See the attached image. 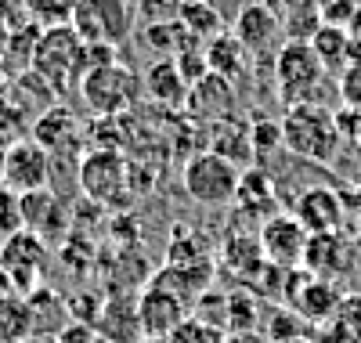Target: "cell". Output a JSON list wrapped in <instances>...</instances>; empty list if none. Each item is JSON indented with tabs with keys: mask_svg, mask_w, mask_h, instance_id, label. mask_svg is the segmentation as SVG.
<instances>
[{
	"mask_svg": "<svg viewBox=\"0 0 361 343\" xmlns=\"http://www.w3.org/2000/svg\"><path fill=\"white\" fill-rule=\"evenodd\" d=\"M279 131H282V148L307 163H329L340 148L336 112L318 102L286 109V119L279 123Z\"/></svg>",
	"mask_w": 361,
	"mask_h": 343,
	"instance_id": "cell-1",
	"label": "cell"
},
{
	"mask_svg": "<svg viewBox=\"0 0 361 343\" xmlns=\"http://www.w3.org/2000/svg\"><path fill=\"white\" fill-rule=\"evenodd\" d=\"M238 170L235 163H228L224 155L217 152H195L185 160V167H180V188H185V195L199 206H209V210H217V206H228L235 203V192H238Z\"/></svg>",
	"mask_w": 361,
	"mask_h": 343,
	"instance_id": "cell-2",
	"label": "cell"
},
{
	"mask_svg": "<svg viewBox=\"0 0 361 343\" xmlns=\"http://www.w3.org/2000/svg\"><path fill=\"white\" fill-rule=\"evenodd\" d=\"M271 61H275V69H271L275 73V95L286 109L314 102L325 80V66L311 51V44H282Z\"/></svg>",
	"mask_w": 361,
	"mask_h": 343,
	"instance_id": "cell-3",
	"label": "cell"
},
{
	"mask_svg": "<svg viewBox=\"0 0 361 343\" xmlns=\"http://www.w3.org/2000/svg\"><path fill=\"white\" fill-rule=\"evenodd\" d=\"M80 44L83 40L73 33V25L44 29L29 69H33L54 95H69L73 87H80Z\"/></svg>",
	"mask_w": 361,
	"mask_h": 343,
	"instance_id": "cell-4",
	"label": "cell"
},
{
	"mask_svg": "<svg viewBox=\"0 0 361 343\" xmlns=\"http://www.w3.org/2000/svg\"><path fill=\"white\" fill-rule=\"evenodd\" d=\"M134 0H80L69 25L83 44H109L119 47L134 33Z\"/></svg>",
	"mask_w": 361,
	"mask_h": 343,
	"instance_id": "cell-5",
	"label": "cell"
},
{
	"mask_svg": "<svg viewBox=\"0 0 361 343\" xmlns=\"http://www.w3.org/2000/svg\"><path fill=\"white\" fill-rule=\"evenodd\" d=\"M51 170L54 160L33 138H15L0 152V188L11 195H33L51 188Z\"/></svg>",
	"mask_w": 361,
	"mask_h": 343,
	"instance_id": "cell-6",
	"label": "cell"
},
{
	"mask_svg": "<svg viewBox=\"0 0 361 343\" xmlns=\"http://www.w3.org/2000/svg\"><path fill=\"white\" fill-rule=\"evenodd\" d=\"M141 95V76L134 69H127L123 61H112L105 69H94L80 80V98L87 102V109L94 116H119L127 112Z\"/></svg>",
	"mask_w": 361,
	"mask_h": 343,
	"instance_id": "cell-7",
	"label": "cell"
},
{
	"mask_svg": "<svg viewBox=\"0 0 361 343\" xmlns=\"http://www.w3.org/2000/svg\"><path fill=\"white\" fill-rule=\"evenodd\" d=\"M127 160L116 148H90L76 167L80 192L94 206H116L119 199H127Z\"/></svg>",
	"mask_w": 361,
	"mask_h": 343,
	"instance_id": "cell-8",
	"label": "cell"
},
{
	"mask_svg": "<svg viewBox=\"0 0 361 343\" xmlns=\"http://www.w3.org/2000/svg\"><path fill=\"white\" fill-rule=\"evenodd\" d=\"M47 267V242L33 231H15L8 235V242L0 246V275L11 282V289L22 293H33L40 275Z\"/></svg>",
	"mask_w": 361,
	"mask_h": 343,
	"instance_id": "cell-9",
	"label": "cell"
},
{
	"mask_svg": "<svg viewBox=\"0 0 361 343\" xmlns=\"http://www.w3.org/2000/svg\"><path fill=\"white\" fill-rule=\"evenodd\" d=\"M260 249H264V260L271 267H282V271H296L304 264V249H307V231L300 228V221L293 213H271L264 217L260 235H257Z\"/></svg>",
	"mask_w": 361,
	"mask_h": 343,
	"instance_id": "cell-10",
	"label": "cell"
},
{
	"mask_svg": "<svg viewBox=\"0 0 361 343\" xmlns=\"http://www.w3.org/2000/svg\"><path fill=\"white\" fill-rule=\"evenodd\" d=\"M83 138H87L83 123L66 105H51V109L37 112V119H33V141L51 160H76Z\"/></svg>",
	"mask_w": 361,
	"mask_h": 343,
	"instance_id": "cell-11",
	"label": "cell"
},
{
	"mask_svg": "<svg viewBox=\"0 0 361 343\" xmlns=\"http://www.w3.org/2000/svg\"><path fill=\"white\" fill-rule=\"evenodd\" d=\"M238 44H243V51L253 58H275L279 54V47L286 44L282 40V22H279V15L271 11L267 4H246L243 11L235 15V33H231Z\"/></svg>",
	"mask_w": 361,
	"mask_h": 343,
	"instance_id": "cell-12",
	"label": "cell"
},
{
	"mask_svg": "<svg viewBox=\"0 0 361 343\" xmlns=\"http://www.w3.org/2000/svg\"><path fill=\"white\" fill-rule=\"evenodd\" d=\"M185 296H177L163 286H148L137 300V318H141V332L148 336H173L185 325Z\"/></svg>",
	"mask_w": 361,
	"mask_h": 343,
	"instance_id": "cell-13",
	"label": "cell"
},
{
	"mask_svg": "<svg viewBox=\"0 0 361 343\" xmlns=\"http://www.w3.org/2000/svg\"><path fill=\"white\" fill-rule=\"evenodd\" d=\"M293 217L307 235H333L343 224V203L333 188H307L296 199Z\"/></svg>",
	"mask_w": 361,
	"mask_h": 343,
	"instance_id": "cell-14",
	"label": "cell"
},
{
	"mask_svg": "<svg viewBox=\"0 0 361 343\" xmlns=\"http://www.w3.org/2000/svg\"><path fill=\"white\" fill-rule=\"evenodd\" d=\"M18 217H22V228L40 235V239H58L62 228L69 224L62 199H58L51 188L33 192V195H18Z\"/></svg>",
	"mask_w": 361,
	"mask_h": 343,
	"instance_id": "cell-15",
	"label": "cell"
},
{
	"mask_svg": "<svg viewBox=\"0 0 361 343\" xmlns=\"http://www.w3.org/2000/svg\"><path fill=\"white\" fill-rule=\"evenodd\" d=\"M340 293H336V286L329 282V278H314V275H304V282H300V289L293 293V311L300 318H304L307 325L311 322H318V325H325V322H333L336 318V311H340Z\"/></svg>",
	"mask_w": 361,
	"mask_h": 343,
	"instance_id": "cell-16",
	"label": "cell"
},
{
	"mask_svg": "<svg viewBox=\"0 0 361 343\" xmlns=\"http://www.w3.org/2000/svg\"><path fill=\"white\" fill-rule=\"evenodd\" d=\"M188 109H192L199 119H209V123L231 119V112H235V83H228L224 76L206 73V76L188 90Z\"/></svg>",
	"mask_w": 361,
	"mask_h": 343,
	"instance_id": "cell-17",
	"label": "cell"
},
{
	"mask_svg": "<svg viewBox=\"0 0 361 343\" xmlns=\"http://www.w3.org/2000/svg\"><path fill=\"white\" fill-rule=\"evenodd\" d=\"M141 90L163 109L188 105V83H185V76H180L173 58H159L156 66H148V73L141 76Z\"/></svg>",
	"mask_w": 361,
	"mask_h": 343,
	"instance_id": "cell-18",
	"label": "cell"
},
{
	"mask_svg": "<svg viewBox=\"0 0 361 343\" xmlns=\"http://www.w3.org/2000/svg\"><path fill=\"white\" fill-rule=\"evenodd\" d=\"M98 329L112 343H134L141 336V318H137V300L134 296H116L105 300L98 311Z\"/></svg>",
	"mask_w": 361,
	"mask_h": 343,
	"instance_id": "cell-19",
	"label": "cell"
},
{
	"mask_svg": "<svg viewBox=\"0 0 361 343\" xmlns=\"http://www.w3.org/2000/svg\"><path fill=\"white\" fill-rule=\"evenodd\" d=\"M202 58H206V69L214 76H224L228 83H238L250 69V54L243 51V44H238L231 33H221L217 40H209L202 47Z\"/></svg>",
	"mask_w": 361,
	"mask_h": 343,
	"instance_id": "cell-20",
	"label": "cell"
},
{
	"mask_svg": "<svg viewBox=\"0 0 361 343\" xmlns=\"http://www.w3.org/2000/svg\"><path fill=\"white\" fill-rule=\"evenodd\" d=\"M282 22V40L286 44H311V37L325 25L318 0H289L279 15Z\"/></svg>",
	"mask_w": 361,
	"mask_h": 343,
	"instance_id": "cell-21",
	"label": "cell"
},
{
	"mask_svg": "<svg viewBox=\"0 0 361 343\" xmlns=\"http://www.w3.org/2000/svg\"><path fill=\"white\" fill-rule=\"evenodd\" d=\"M40 33H44V29L33 18L15 25V29H8V44H4V51H0V69H4L8 76L25 73L29 66H33V51H37Z\"/></svg>",
	"mask_w": 361,
	"mask_h": 343,
	"instance_id": "cell-22",
	"label": "cell"
},
{
	"mask_svg": "<svg viewBox=\"0 0 361 343\" xmlns=\"http://www.w3.org/2000/svg\"><path fill=\"white\" fill-rule=\"evenodd\" d=\"M221 264H224L231 275H238V278H260V275L267 271L264 249H260V242L250 239V235H231V239L224 242V249H221Z\"/></svg>",
	"mask_w": 361,
	"mask_h": 343,
	"instance_id": "cell-23",
	"label": "cell"
},
{
	"mask_svg": "<svg viewBox=\"0 0 361 343\" xmlns=\"http://www.w3.org/2000/svg\"><path fill=\"white\" fill-rule=\"evenodd\" d=\"M235 203L250 210V213H279V192H275V181H271L264 170H243L238 174V192Z\"/></svg>",
	"mask_w": 361,
	"mask_h": 343,
	"instance_id": "cell-24",
	"label": "cell"
},
{
	"mask_svg": "<svg viewBox=\"0 0 361 343\" xmlns=\"http://www.w3.org/2000/svg\"><path fill=\"white\" fill-rule=\"evenodd\" d=\"M177 22L185 25V33L195 40V44H209V40H217L224 33V18L214 4H206V0H185L177 11Z\"/></svg>",
	"mask_w": 361,
	"mask_h": 343,
	"instance_id": "cell-25",
	"label": "cell"
},
{
	"mask_svg": "<svg viewBox=\"0 0 361 343\" xmlns=\"http://www.w3.org/2000/svg\"><path fill=\"white\" fill-rule=\"evenodd\" d=\"M33 307L25 296L8 293L0 300V343H25L33 336Z\"/></svg>",
	"mask_w": 361,
	"mask_h": 343,
	"instance_id": "cell-26",
	"label": "cell"
},
{
	"mask_svg": "<svg viewBox=\"0 0 361 343\" xmlns=\"http://www.w3.org/2000/svg\"><path fill=\"white\" fill-rule=\"evenodd\" d=\"M311 51L318 54V61L325 66V73H343L347 69V54H350V33L343 25H322L311 37Z\"/></svg>",
	"mask_w": 361,
	"mask_h": 343,
	"instance_id": "cell-27",
	"label": "cell"
},
{
	"mask_svg": "<svg viewBox=\"0 0 361 343\" xmlns=\"http://www.w3.org/2000/svg\"><path fill=\"white\" fill-rule=\"evenodd\" d=\"M304 264L314 278L336 275L343 267V239L333 235H307V249H304Z\"/></svg>",
	"mask_w": 361,
	"mask_h": 343,
	"instance_id": "cell-28",
	"label": "cell"
},
{
	"mask_svg": "<svg viewBox=\"0 0 361 343\" xmlns=\"http://www.w3.org/2000/svg\"><path fill=\"white\" fill-rule=\"evenodd\" d=\"M214 148L209 152H217L224 155L228 163L238 167V160H246V155H253V127H246V123H235V119H221L214 123Z\"/></svg>",
	"mask_w": 361,
	"mask_h": 343,
	"instance_id": "cell-29",
	"label": "cell"
},
{
	"mask_svg": "<svg viewBox=\"0 0 361 343\" xmlns=\"http://www.w3.org/2000/svg\"><path fill=\"white\" fill-rule=\"evenodd\" d=\"M141 40H145V47L163 51V58H177L180 51H188V47H202V44H195V40L185 33V25H180L177 18L145 25V29H141Z\"/></svg>",
	"mask_w": 361,
	"mask_h": 343,
	"instance_id": "cell-30",
	"label": "cell"
},
{
	"mask_svg": "<svg viewBox=\"0 0 361 343\" xmlns=\"http://www.w3.org/2000/svg\"><path fill=\"white\" fill-rule=\"evenodd\" d=\"M304 332H307V322L300 318L293 307L271 311L267 322H264V339L267 343H293V339H304Z\"/></svg>",
	"mask_w": 361,
	"mask_h": 343,
	"instance_id": "cell-31",
	"label": "cell"
},
{
	"mask_svg": "<svg viewBox=\"0 0 361 343\" xmlns=\"http://www.w3.org/2000/svg\"><path fill=\"white\" fill-rule=\"evenodd\" d=\"M76 4L80 0H25V15L40 29H54V25H69Z\"/></svg>",
	"mask_w": 361,
	"mask_h": 343,
	"instance_id": "cell-32",
	"label": "cell"
},
{
	"mask_svg": "<svg viewBox=\"0 0 361 343\" xmlns=\"http://www.w3.org/2000/svg\"><path fill=\"white\" fill-rule=\"evenodd\" d=\"M180 4H185V0H134V11H141L145 25H152V22H170V18H177Z\"/></svg>",
	"mask_w": 361,
	"mask_h": 343,
	"instance_id": "cell-33",
	"label": "cell"
},
{
	"mask_svg": "<svg viewBox=\"0 0 361 343\" xmlns=\"http://www.w3.org/2000/svg\"><path fill=\"white\" fill-rule=\"evenodd\" d=\"M340 102H343V109L361 112V61H350L340 73Z\"/></svg>",
	"mask_w": 361,
	"mask_h": 343,
	"instance_id": "cell-34",
	"label": "cell"
},
{
	"mask_svg": "<svg viewBox=\"0 0 361 343\" xmlns=\"http://www.w3.org/2000/svg\"><path fill=\"white\" fill-rule=\"evenodd\" d=\"M25 123V112H22V105L18 102H11L8 95L0 98V138H11L18 127Z\"/></svg>",
	"mask_w": 361,
	"mask_h": 343,
	"instance_id": "cell-35",
	"label": "cell"
},
{
	"mask_svg": "<svg viewBox=\"0 0 361 343\" xmlns=\"http://www.w3.org/2000/svg\"><path fill=\"white\" fill-rule=\"evenodd\" d=\"M22 22H29L25 0H0V25H4V29H15V25H22Z\"/></svg>",
	"mask_w": 361,
	"mask_h": 343,
	"instance_id": "cell-36",
	"label": "cell"
},
{
	"mask_svg": "<svg viewBox=\"0 0 361 343\" xmlns=\"http://www.w3.org/2000/svg\"><path fill=\"white\" fill-rule=\"evenodd\" d=\"M228 343H267V339H264V332H257V329H253V332H235Z\"/></svg>",
	"mask_w": 361,
	"mask_h": 343,
	"instance_id": "cell-37",
	"label": "cell"
},
{
	"mask_svg": "<svg viewBox=\"0 0 361 343\" xmlns=\"http://www.w3.org/2000/svg\"><path fill=\"white\" fill-rule=\"evenodd\" d=\"M8 87H11V76H8L4 69H0V98H4V95H8Z\"/></svg>",
	"mask_w": 361,
	"mask_h": 343,
	"instance_id": "cell-38",
	"label": "cell"
},
{
	"mask_svg": "<svg viewBox=\"0 0 361 343\" xmlns=\"http://www.w3.org/2000/svg\"><path fill=\"white\" fill-rule=\"evenodd\" d=\"M293 343H314V339H307V336H304V339H293Z\"/></svg>",
	"mask_w": 361,
	"mask_h": 343,
	"instance_id": "cell-39",
	"label": "cell"
}]
</instances>
